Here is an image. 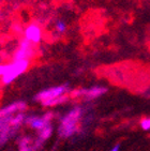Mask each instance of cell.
Instances as JSON below:
<instances>
[{
  "label": "cell",
  "instance_id": "1",
  "mask_svg": "<svg viewBox=\"0 0 150 151\" xmlns=\"http://www.w3.org/2000/svg\"><path fill=\"white\" fill-rule=\"evenodd\" d=\"M81 115H83V109L81 107L77 106L71 109L66 116H63V118L61 119L59 129H58L59 136L66 138V137L74 135L78 131V122H79Z\"/></svg>",
  "mask_w": 150,
  "mask_h": 151
},
{
  "label": "cell",
  "instance_id": "2",
  "mask_svg": "<svg viewBox=\"0 0 150 151\" xmlns=\"http://www.w3.org/2000/svg\"><path fill=\"white\" fill-rule=\"evenodd\" d=\"M30 61L28 59L23 60H13L11 63H8V72L1 77V81L3 85L12 84L18 76L25 73L29 68Z\"/></svg>",
  "mask_w": 150,
  "mask_h": 151
},
{
  "label": "cell",
  "instance_id": "3",
  "mask_svg": "<svg viewBox=\"0 0 150 151\" xmlns=\"http://www.w3.org/2000/svg\"><path fill=\"white\" fill-rule=\"evenodd\" d=\"M68 91H69V86H68V84L56 86V87H50V88H47V89H44V90L40 91L39 93H37L35 96V100L38 102L43 103V102H45V101L53 100V99H55V98L62 96V94H66Z\"/></svg>",
  "mask_w": 150,
  "mask_h": 151
},
{
  "label": "cell",
  "instance_id": "4",
  "mask_svg": "<svg viewBox=\"0 0 150 151\" xmlns=\"http://www.w3.org/2000/svg\"><path fill=\"white\" fill-rule=\"evenodd\" d=\"M107 88L102 87V86H93L90 88H81V89H75V90L70 92L71 98H78V96H84L87 101L94 100L99 96H103L106 93Z\"/></svg>",
  "mask_w": 150,
  "mask_h": 151
},
{
  "label": "cell",
  "instance_id": "5",
  "mask_svg": "<svg viewBox=\"0 0 150 151\" xmlns=\"http://www.w3.org/2000/svg\"><path fill=\"white\" fill-rule=\"evenodd\" d=\"M35 44L29 42L28 40L24 38L20 41L18 48L15 50L14 56H13V60H23V59H30L35 54Z\"/></svg>",
  "mask_w": 150,
  "mask_h": 151
},
{
  "label": "cell",
  "instance_id": "6",
  "mask_svg": "<svg viewBox=\"0 0 150 151\" xmlns=\"http://www.w3.org/2000/svg\"><path fill=\"white\" fill-rule=\"evenodd\" d=\"M23 35L24 38L28 40L29 42H31L32 44H39L42 40V37H43L42 29L37 23L29 24L28 26L24 29Z\"/></svg>",
  "mask_w": 150,
  "mask_h": 151
},
{
  "label": "cell",
  "instance_id": "7",
  "mask_svg": "<svg viewBox=\"0 0 150 151\" xmlns=\"http://www.w3.org/2000/svg\"><path fill=\"white\" fill-rule=\"evenodd\" d=\"M26 108H27V105L25 102L23 101L14 102V103H12V104L8 105V106L0 109V118L13 116L15 113H23Z\"/></svg>",
  "mask_w": 150,
  "mask_h": 151
},
{
  "label": "cell",
  "instance_id": "8",
  "mask_svg": "<svg viewBox=\"0 0 150 151\" xmlns=\"http://www.w3.org/2000/svg\"><path fill=\"white\" fill-rule=\"evenodd\" d=\"M25 123H27L31 129H35L37 131H41L42 129L45 128L50 122L47 121L44 118V116H29L26 117Z\"/></svg>",
  "mask_w": 150,
  "mask_h": 151
},
{
  "label": "cell",
  "instance_id": "9",
  "mask_svg": "<svg viewBox=\"0 0 150 151\" xmlns=\"http://www.w3.org/2000/svg\"><path fill=\"white\" fill-rule=\"evenodd\" d=\"M38 149L35 145V140L30 136H25L20 138L18 142V150L19 151H35Z\"/></svg>",
  "mask_w": 150,
  "mask_h": 151
},
{
  "label": "cell",
  "instance_id": "10",
  "mask_svg": "<svg viewBox=\"0 0 150 151\" xmlns=\"http://www.w3.org/2000/svg\"><path fill=\"white\" fill-rule=\"evenodd\" d=\"M52 134H53V127L50 123L47 124L45 128L42 129L41 131H39V136H38V138L35 139V145H37L38 148H39L45 140L48 139L49 137L52 136Z\"/></svg>",
  "mask_w": 150,
  "mask_h": 151
},
{
  "label": "cell",
  "instance_id": "11",
  "mask_svg": "<svg viewBox=\"0 0 150 151\" xmlns=\"http://www.w3.org/2000/svg\"><path fill=\"white\" fill-rule=\"evenodd\" d=\"M15 131H16V129L11 128L9 124L8 127H6L2 131L0 132V147L2 145H4V144L8 142V139H9L10 137L14 135Z\"/></svg>",
  "mask_w": 150,
  "mask_h": 151
},
{
  "label": "cell",
  "instance_id": "12",
  "mask_svg": "<svg viewBox=\"0 0 150 151\" xmlns=\"http://www.w3.org/2000/svg\"><path fill=\"white\" fill-rule=\"evenodd\" d=\"M69 98H70V96H68V94L66 93V94H62V96H58V98H55V99L43 102L42 105L45 106V107H52V106H56V105L62 104V103H64L66 101H68Z\"/></svg>",
  "mask_w": 150,
  "mask_h": 151
},
{
  "label": "cell",
  "instance_id": "13",
  "mask_svg": "<svg viewBox=\"0 0 150 151\" xmlns=\"http://www.w3.org/2000/svg\"><path fill=\"white\" fill-rule=\"evenodd\" d=\"M25 119H26V116H25L23 113H17L15 116L11 117V120H10V127L17 130V129L19 128V125L25 122Z\"/></svg>",
  "mask_w": 150,
  "mask_h": 151
},
{
  "label": "cell",
  "instance_id": "14",
  "mask_svg": "<svg viewBox=\"0 0 150 151\" xmlns=\"http://www.w3.org/2000/svg\"><path fill=\"white\" fill-rule=\"evenodd\" d=\"M55 28L58 33L62 35V33H64V32L66 31V24L64 23L63 20H58L55 25Z\"/></svg>",
  "mask_w": 150,
  "mask_h": 151
},
{
  "label": "cell",
  "instance_id": "15",
  "mask_svg": "<svg viewBox=\"0 0 150 151\" xmlns=\"http://www.w3.org/2000/svg\"><path fill=\"white\" fill-rule=\"evenodd\" d=\"M11 117L12 116H9V117H2V118H0V132L2 131L3 129L8 127L10 124V120H11Z\"/></svg>",
  "mask_w": 150,
  "mask_h": 151
},
{
  "label": "cell",
  "instance_id": "16",
  "mask_svg": "<svg viewBox=\"0 0 150 151\" xmlns=\"http://www.w3.org/2000/svg\"><path fill=\"white\" fill-rule=\"evenodd\" d=\"M141 129H143L144 131H149V130H150V121H149V118H146V119L141 120Z\"/></svg>",
  "mask_w": 150,
  "mask_h": 151
},
{
  "label": "cell",
  "instance_id": "17",
  "mask_svg": "<svg viewBox=\"0 0 150 151\" xmlns=\"http://www.w3.org/2000/svg\"><path fill=\"white\" fill-rule=\"evenodd\" d=\"M8 72V63H0V77Z\"/></svg>",
  "mask_w": 150,
  "mask_h": 151
},
{
  "label": "cell",
  "instance_id": "18",
  "mask_svg": "<svg viewBox=\"0 0 150 151\" xmlns=\"http://www.w3.org/2000/svg\"><path fill=\"white\" fill-rule=\"evenodd\" d=\"M13 29H14L15 31L17 32V33H24V29L19 26V25H17V24L13 26Z\"/></svg>",
  "mask_w": 150,
  "mask_h": 151
},
{
  "label": "cell",
  "instance_id": "19",
  "mask_svg": "<svg viewBox=\"0 0 150 151\" xmlns=\"http://www.w3.org/2000/svg\"><path fill=\"white\" fill-rule=\"evenodd\" d=\"M119 149H120V145H116L110 151H119Z\"/></svg>",
  "mask_w": 150,
  "mask_h": 151
},
{
  "label": "cell",
  "instance_id": "20",
  "mask_svg": "<svg viewBox=\"0 0 150 151\" xmlns=\"http://www.w3.org/2000/svg\"><path fill=\"white\" fill-rule=\"evenodd\" d=\"M149 121H150V118H149Z\"/></svg>",
  "mask_w": 150,
  "mask_h": 151
}]
</instances>
